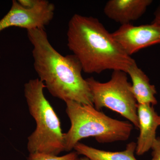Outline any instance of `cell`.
<instances>
[{
	"label": "cell",
	"instance_id": "4",
	"mask_svg": "<svg viewBox=\"0 0 160 160\" xmlns=\"http://www.w3.org/2000/svg\"><path fill=\"white\" fill-rule=\"evenodd\" d=\"M44 83L38 78L29 80L24 85V95L36 128L28 138L29 153H41L58 156L65 151L64 133L61 122L49 101L45 97Z\"/></svg>",
	"mask_w": 160,
	"mask_h": 160
},
{
	"label": "cell",
	"instance_id": "14",
	"mask_svg": "<svg viewBox=\"0 0 160 160\" xmlns=\"http://www.w3.org/2000/svg\"><path fill=\"white\" fill-rule=\"evenodd\" d=\"M20 5L26 8H31L37 4L38 0H18Z\"/></svg>",
	"mask_w": 160,
	"mask_h": 160
},
{
	"label": "cell",
	"instance_id": "16",
	"mask_svg": "<svg viewBox=\"0 0 160 160\" xmlns=\"http://www.w3.org/2000/svg\"><path fill=\"white\" fill-rule=\"evenodd\" d=\"M79 160H90L88 158L86 157H83L82 158H80Z\"/></svg>",
	"mask_w": 160,
	"mask_h": 160
},
{
	"label": "cell",
	"instance_id": "13",
	"mask_svg": "<svg viewBox=\"0 0 160 160\" xmlns=\"http://www.w3.org/2000/svg\"><path fill=\"white\" fill-rule=\"evenodd\" d=\"M151 149H152L151 160H160V138H156Z\"/></svg>",
	"mask_w": 160,
	"mask_h": 160
},
{
	"label": "cell",
	"instance_id": "1",
	"mask_svg": "<svg viewBox=\"0 0 160 160\" xmlns=\"http://www.w3.org/2000/svg\"><path fill=\"white\" fill-rule=\"evenodd\" d=\"M33 49V67L50 94L66 102L93 106L82 66L73 54L62 55L50 44L45 28L27 30Z\"/></svg>",
	"mask_w": 160,
	"mask_h": 160
},
{
	"label": "cell",
	"instance_id": "6",
	"mask_svg": "<svg viewBox=\"0 0 160 160\" xmlns=\"http://www.w3.org/2000/svg\"><path fill=\"white\" fill-rule=\"evenodd\" d=\"M55 6L47 0H38L31 8H26L16 0L12 1L11 9L0 20V32L9 27L27 30L45 28L54 17Z\"/></svg>",
	"mask_w": 160,
	"mask_h": 160
},
{
	"label": "cell",
	"instance_id": "3",
	"mask_svg": "<svg viewBox=\"0 0 160 160\" xmlns=\"http://www.w3.org/2000/svg\"><path fill=\"white\" fill-rule=\"evenodd\" d=\"M66 103L71 126L64 133L65 151H71L80 140L87 138H94L101 143L129 139L133 129L131 123L109 117L93 106L73 101Z\"/></svg>",
	"mask_w": 160,
	"mask_h": 160
},
{
	"label": "cell",
	"instance_id": "7",
	"mask_svg": "<svg viewBox=\"0 0 160 160\" xmlns=\"http://www.w3.org/2000/svg\"><path fill=\"white\" fill-rule=\"evenodd\" d=\"M112 34L130 56L141 49L160 44V27L152 23L139 26L131 23L121 25Z\"/></svg>",
	"mask_w": 160,
	"mask_h": 160
},
{
	"label": "cell",
	"instance_id": "2",
	"mask_svg": "<svg viewBox=\"0 0 160 160\" xmlns=\"http://www.w3.org/2000/svg\"><path fill=\"white\" fill-rule=\"evenodd\" d=\"M67 36V46L86 73L99 74L106 70L126 73L136 62L96 18L74 14Z\"/></svg>",
	"mask_w": 160,
	"mask_h": 160
},
{
	"label": "cell",
	"instance_id": "9",
	"mask_svg": "<svg viewBox=\"0 0 160 160\" xmlns=\"http://www.w3.org/2000/svg\"><path fill=\"white\" fill-rule=\"evenodd\" d=\"M152 0H109L104 7L105 15L122 25L138 19L152 3Z\"/></svg>",
	"mask_w": 160,
	"mask_h": 160
},
{
	"label": "cell",
	"instance_id": "10",
	"mask_svg": "<svg viewBox=\"0 0 160 160\" xmlns=\"http://www.w3.org/2000/svg\"><path fill=\"white\" fill-rule=\"evenodd\" d=\"M126 73L131 78V91L138 104L157 105L155 87L151 84L149 78L138 67L136 62L129 67Z\"/></svg>",
	"mask_w": 160,
	"mask_h": 160
},
{
	"label": "cell",
	"instance_id": "12",
	"mask_svg": "<svg viewBox=\"0 0 160 160\" xmlns=\"http://www.w3.org/2000/svg\"><path fill=\"white\" fill-rule=\"evenodd\" d=\"M76 152H72L62 156L44 153H29L28 160H79Z\"/></svg>",
	"mask_w": 160,
	"mask_h": 160
},
{
	"label": "cell",
	"instance_id": "8",
	"mask_svg": "<svg viewBox=\"0 0 160 160\" xmlns=\"http://www.w3.org/2000/svg\"><path fill=\"white\" fill-rule=\"evenodd\" d=\"M138 116L140 134L138 138L135 152L142 156L151 149L156 139V130L160 126V116L150 104H138Z\"/></svg>",
	"mask_w": 160,
	"mask_h": 160
},
{
	"label": "cell",
	"instance_id": "11",
	"mask_svg": "<svg viewBox=\"0 0 160 160\" xmlns=\"http://www.w3.org/2000/svg\"><path fill=\"white\" fill-rule=\"evenodd\" d=\"M137 144L131 142L127 144L122 151L111 152L95 149L78 142L73 149L78 155H82L90 160H138L134 156Z\"/></svg>",
	"mask_w": 160,
	"mask_h": 160
},
{
	"label": "cell",
	"instance_id": "5",
	"mask_svg": "<svg viewBox=\"0 0 160 160\" xmlns=\"http://www.w3.org/2000/svg\"><path fill=\"white\" fill-rule=\"evenodd\" d=\"M94 108L100 110L107 108L119 113L138 129V103L131 91L126 72L119 70L112 72L111 79L102 83L91 77L86 79Z\"/></svg>",
	"mask_w": 160,
	"mask_h": 160
},
{
	"label": "cell",
	"instance_id": "15",
	"mask_svg": "<svg viewBox=\"0 0 160 160\" xmlns=\"http://www.w3.org/2000/svg\"><path fill=\"white\" fill-rule=\"evenodd\" d=\"M160 27V2L159 5L154 12V18L152 22Z\"/></svg>",
	"mask_w": 160,
	"mask_h": 160
}]
</instances>
